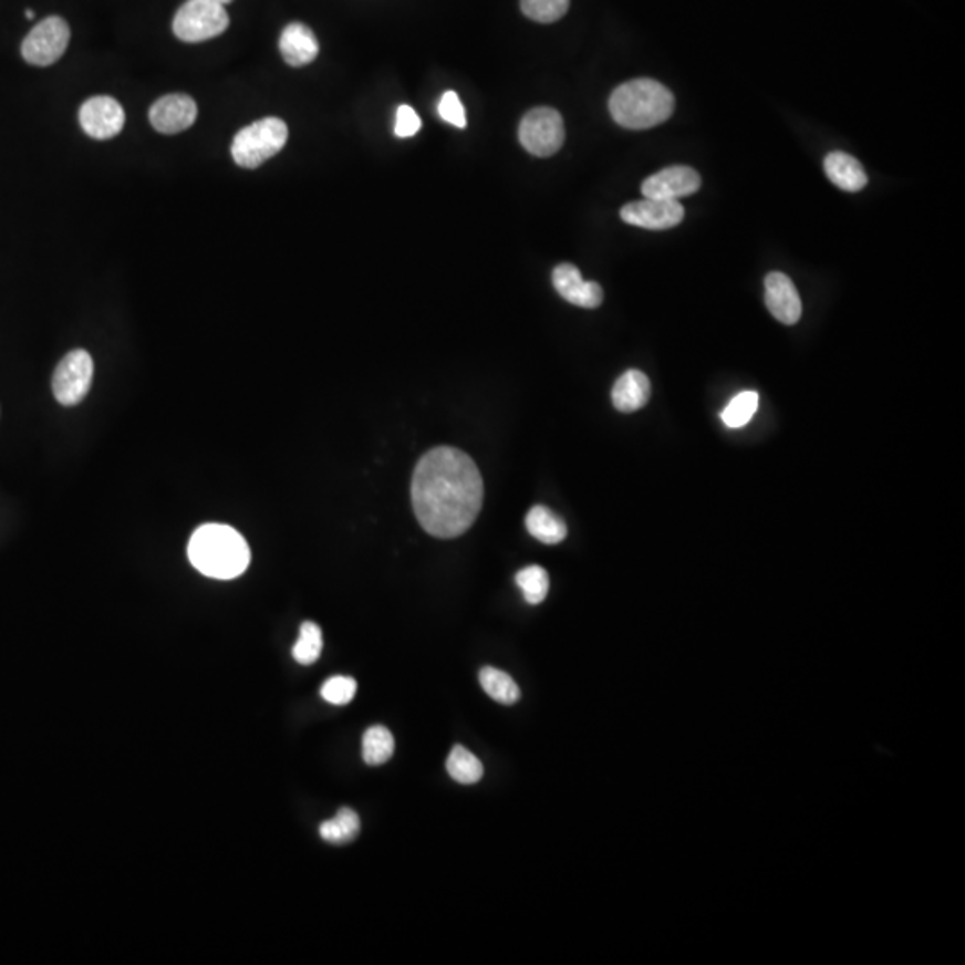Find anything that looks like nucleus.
<instances>
[{"label":"nucleus","instance_id":"nucleus-1","mask_svg":"<svg viewBox=\"0 0 965 965\" xmlns=\"http://www.w3.org/2000/svg\"><path fill=\"white\" fill-rule=\"evenodd\" d=\"M483 478L469 455L455 447H435L418 460L412 479V502L424 531L438 539L464 535L479 516Z\"/></svg>","mask_w":965,"mask_h":965},{"label":"nucleus","instance_id":"nucleus-2","mask_svg":"<svg viewBox=\"0 0 965 965\" xmlns=\"http://www.w3.org/2000/svg\"><path fill=\"white\" fill-rule=\"evenodd\" d=\"M191 565L215 580H232L243 574L251 551L237 529L224 525H205L197 529L188 546Z\"/></svg>","mask_w":965,"mask_h":965},{"label":"nucleus","instance_id":"nucleus-3","mask_svg":"<svg viewBox=\"0 0 965 965\" xmlns=\"http://www.w3.org/2000/svg\"><path fill=\"white\" fill-rule=\"evenodd\" d=\"M610 113L619 126L642 131L660 126L674 113V95L655 80L621 84L610 97Z\"/></svg>","mask_w":965,"mask_h":965},{"label":"nucleus","instance_id":"nucleus-4","mask_svg":"<svg viewBox=\"0 0 965 965\" xmlns=\"http://www.w3.org/2000/svg\"><path fill=\"white\" fill-rule=\"evenodd\" d=\"M288 139V127L281 118L269 116L252 122L251 126L238 131L232 138L231 156L241 168H258L267 159L274 158L283 151Z\"/></svg>","mask_w":965,"mask_h":965},{"label":"nucleus","instance_id":"nucleus-5","mask_svg":"<svg viewBox=\"0 0 965 965\" xmlns=\"http://www.w3.org/2000/svg\"><path fill=\"white\" fill-rule=\"evenodd\" d=\"M228 28V11L214 0H186L173 22L174 34L186 43L206 42Z\"/></svg>","mask_w":965,"mask_h":965},{"label":"nucleus","instance_id":"nucleus-6","mask_svg":"<svg viewBox=\"0 0 965 965\" xmlns=\"http://www.w3.org/2000/svg\"><path fill=\"white\" fill-rule=\"evenodd\" d=\"M519 139L529 154L549 158L562 149L565 142L562 115L552 107H535L520 122Z\"/></svg>","mask_w":965,"mask_h":965},{"label":"nucleus","instance_id":"nucleus-7","mask_svg":"<svg viewBox=\"0 0 965 965\" xmlns=\"http://www.w3.org/2000/svg\"><path fill=\"white\" fill-rule=\"evenodd\" d=\"M70 42V28L61 17H49L37 23L22 42V58L29 65H54Z\"/></svg>","mask_w":965,"mask_h":965},{"label":"nucleus","instance_id":"nucleus-8","mask_svg":"<svg viewBox=\"0 0 965 965\" xmlns=\"http://www.w3.org/2000/svg\"><path fill=\"white\" fill-rule=\"evenodd\" d=\"M93 380V360L86 351L77 349L66 354L52 377V392L65 406L81 403L90 392Z\"/></svg>","mask_w":965,"mask_h":965},{"label":"nucleus","instance_id":"nucleus-9","mask_svg":"<svg viewBox=\"0 0 965 965\" xmlns=\"http://www.w3.org/2000/svg\"><path fill=\"white\" fill-rule=\"evenodd\" d=\"M685 217V209L678 200L647 199L635 200L622 206L621 219L636 228L664 231L676 228Z\"/></svg>","mask_w":965,"mask_h":965},{"label":"nucleus","instance_id":"nucleus-10","mask_svg":"<svg viewBox=\"0 0 965 965\" xmlns=\"http://www.w3.org/2000/svg\"><path fill=\"white\" fill-rule=\"evenodd\" d=\"M80 122L90 138H115L126 126V112L116 98L97 95L81 106Z\"/></svg>","mask_w":965,"mask_h":965},{"label":"nucleus","instance_id":"nucleus-11","mask_svg":"<svg viewBox=\"0 0 965 965\" xmlns=\"http://www.w3.org/2000/svg\"><path fill=\"white\" fill-rule=\"evenodd\" d=\"M702 188V177L694 168L673 165L653 174L642 183V194L647 199L678 200L692 196Z\"/></svg>","mask_w":965,"mask_h":965},{"label":"nucleus","instance_id":"nucleus-12","mask_svg":"<svg viewBox=\"0 0 965 965\" xmlns=\"http://www.w3.org/2000/svg\"><path fill=\"white\" fill-rule=\"evenodd\" d=\"M149 121L162 135H177L197 121V104L186 93H170L151 106Z\"/></svg>","mask_w":965,"mask_h":965},{"label":"nucleus","instance_id":"nucleus-13","mask_svg":"<svg viewBox=\"0 0 965 965\" xmlns=\"http://www.w3.org/2000/svg\"><path fill=\"white\" fill-rule=\"evenodd\" d=\"M552 284L557 288V292L574 307L592 310L601 307L603 302V288L595 281H585L581 278L580 270L572 263L558 264L557 269L552 270Z\"/></svg>","mask_w":965,"mask_h":965},{"label":"nucleus","instance_id":"nucleus-14","mask_svg":"<svg viewBox=\"0 0 965 965\" xmlns=\"http://www.w3.org/2000/svg\"><path fill=\"white\" fill-rule=\"evenodd\" d=\"M766 304L770 315L778 319L781 324L793 325L803 313V304L792 279L781 272L767 274Z\"/></svg>","mask_w":965,"mask_h":965},{"label":"nucleus","instance_id":"nucleus-15","mask_svg":"<svg viewBox=\"0 0 965 965\" xmlns=\"http://www.w3.org/2000/svg\"><path fill=\"white\" fill-rule=\"evenodd\" d=\"M319 49L315 33L301 22L288 23L279 38V51L290 66L310 65L319 56Z\"/></svg>","mask_w":965,"mask_h":965},{"label":"nucleus","instance_id":"nucleus-16","mask_svg":"<svg viewBox=\"0 0 965 965\" xmlns=\"http://www.w3.org/2000/svg\"><path fill=\"white\" fill-rule=\"evenodd\" d=\"M651 397L650 377L645 376L644 372L632 371L624 372L612 391V403L622 414H633L639 409L644 408Z\"/></svg>","mask_w":965,"mask_h":965},{"label":"nucleus","instance_id":"nucleus-17","mask_svg":"<svg viewBox=\"0 0 965 965\" xmlns=\"http://www.w3.org/2000/svg\"><path fill=\"white\" fill-rule=\"evenodd\" d=\"M824 173L837 188L844 191H860L868 185V174L863 170L862 163L853 158L851 154L836 153L828 154L824 158Z\"/></svg>","mask_w":965,"mask_h":965},{"label":"nucleus","instance_id":"nucleus-18","mask_svg":"<svg viewBox=\"0 0 965 965\" xmlns=\"http://www.w3.org/2000/svg\"><path fill=\"white\" fill-rule=\"evenodd\" d=\"M529 535L543 543H560L567 537V525L548 506H533L526 516Z\"/></svg>","mask_w":965,"mask_h":965},{"label":"nucleus","instance_id":"nucleus-19","mask_svg":"<svg viewBox=\"0 0 965 965\" xmlns=\"http://www.w3.org/2000/svg\"><path fill=\"white\" fill-rule=\"evenodd\" d=\"M479 683H481L483 691L487 692L494 702L501 703V705H513V703L519 702V685L505 671H499L496 667H483L479 671Z\"/></svg>","mask_w":965,"mask_h":965},{"label":"nucleus","instance_id":"nucleus-20","mask_svg":"<svg viewBox=\"0 0 965 965\" xmlns=\"http://www.w3.org/2000/svg\"><path fill=\"white\" fill-rule=\"evenodd\" d=\"M446 767L450 778L461 785L478 784L485 772L479 758L464 746H455L450 749Z\"/></svg>","mask_w":965,"mask_h":965},{"label":"nucleus","instance_id":"nucleus-21","mask_svg":"<svg viewBox=\"0 0 965 965\" xmlns=\"http://www.w3.org/2000/svg\"><path fill=\"white\" fill-rule=\"evenodd\" d=\"M394 735L385 726H372L363 735V760L367 766H383L394 755Z\"/></svg>","mask_w":965,"mask_h":965},{"label":"nucleus","instance_id":"nucleus-22","mask_svg":"<svg viewBox=\"0 0 965 965\" xmlns=\"http://www.w3.org/2000/svg\"><path fill=\"white\" fill-rule=\"evenodd\" d=\"M360 833V817L351 808H340L339 813L322 822L321 837L331 844H347Z\"/></svg>","mask_w":965,"mask_h":965},{"label":"nucleus","instance_id":"nucleus-23","mask_svg":"<svg viewBox=\"0 0 965 965\" xmlns=\"http://www.w3.org/2000/svg\"><path fill=\"white\" fill-rule=\"evenodd\" d=\"M516 581L529 604H540L543 599L548 598L549 575L543 567H526L522 571L517 572Z\"/></svg>","mask_w":965,"mask_h":965},{"label":"nucleus","instance_id":"nucleus-24","mask_svg":"<svg viewBox=\"0 0 965 965\" xmlns=\"http://www.w3.org/2000/svg\"><path fill=\"white\" fill-rule=\"evenodd\" d=\"M758 404H760V395L757 392H740L729 401L720 417L728 427L746 426L753 415L757 414Z\"/></svg>","mask_w":965,"mask_h":965},{"label":"nucleus","instance_id":"nucleus-25","mask_svg":"<svg viewBox=\"0 0 965 965\" xmlns=\"http://www.w3.org/2000/svg\"><path fill=\"white\" fill-rule=\"evenodd\" d=\"M293 658L301 665L315 664L322 653V632L315 622H304L299 641L293 645Z\"/></svg>","mask_w":965,"mask_h":965},{"label":"nucleus","instance_id":"nucleus-26","mask_svg":"<svg viewBox=\"0 0 965 965\" xmlns=\"http://www.w3.org/2000/svg\"><path fill=\"white\" fill-rule=\"evenodd\" d=\"M571 0H520V10L528 17L540 23H552L562 19L569 11Z\"/></svg>","mask_w":965,"mask_h":965},{"label":"nucleus","instance_id":"nucleus-27","mask_svg":"<svg viewBox=\"0 0 965 965\" xmlns=\"http://www.w3.org/2000/svg\"><path fill=\"white\" fill-rule=\"evenodd\" d=\"M357 685L349 676H333L322 685L321 696L331 705H347L356 696Z\"/></svg>","mask_w":965,"mask_h":965},{"label":"nucleus","instance_id":"nucleus-28","mask_svg":"<svg viewBox=\"0 0 965 965\" xmlns=\"http://www.w3.org/2000/svg\"><path fill=\"white\" fill-rule=\"evenodd\" d=\"M438 115L450 126L460 127V129L467 126L464 104H461L460 97H458L456 92L444 93V97L440 98V104H438Z\"/></svg>","mask_w":965,"mask_h":965},{"label":"nucleus","instance_id":"nucleus-29","mask_svg":"<svg viewBox=\"0 0 965 965\" xmlns=\"http://www.w3.org/2000/svg\"><path fill=\"white\" fill-rule=\"evenodd\" d=\"M421 126H423V122L418 118L414 107L406 106V104L397 107V115H395V135L400 136V138H409V136L417 135L418 131H421Z\"/></svg>","mask_w":965,"mask_h":965},{"label":"nucleus","instance_id":"nucleus-30","mask_svg":"<svg viewBox=\"0 0 965 965\" xmlns=\"http://www.w3.org/2000/svg\"><path fill=\"white\" fill-rule=\"evenodd\" d=\"M25 17H28L29 20L34 19V11L33 10L25 11Z\"/></svg>","mask_w":965,"mask_h":965},{"label":"nucleus","instance_id":"nucleus-31","mask_svg":"<svg viewBox=\"0 0 965 965\" xmlns=\"http://www.w3.org/2000/svg\"><path fill=\"white\" fill-rule=\"evenodd\" d=\"M214 2H219V4L226 6L231 4L232 0H214Z\"/></svg>","mask_w":965,"mask_h":965}]
</instances>
